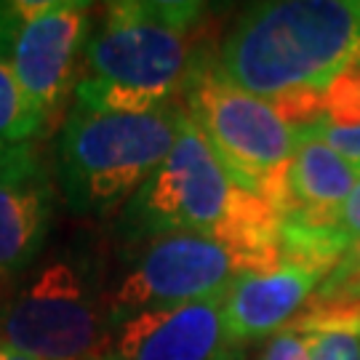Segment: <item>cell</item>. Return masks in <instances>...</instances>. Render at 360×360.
Here are the masks:
<instances>
[{"label":"cell","instance_id":"obj_2","mask_svg":"<svg viewBox=\"0 0 360 360\" xmlns=\"http://www.w3.org/2000/svg\"><path fill=\"white\" fill-rule=\"evenodd\" d=\"M203 16L206 6L193 0L110 3L83 49L75 107L142 115L171 102L200 59Z\"/></svg>","mask_w":360,"mask_h":360},{"label":"cell","instance_id":"obj_12","mask_svg":"<svg viewBox=\"0 0 360 360\" xmlns=\"http://www.w3.org/2000/svg\"><path fill=\"white\" fill-rule=\"evenodd\" d=\"M360 181V168L339 155L318 131H296V150L288 166V208L283 217L334 224L339 206Z\"/></svg>","mask_w":360,"mask_h":360},{"label":"cell","instance_id":"obj_6","mask_svg":"<svg viewBox=\"0 0 360 360\" xmlns=\"http://www.w3.org/2000/svg\"><path fill=\"white\" fill-rule=\"evenodd\" d=\"M181 107L211 144L221 168L240 190L283 217L288 208V166L296 129L275 107L221 75L200 56L181 89Z\"/></svg>","mask_w":360,"mask_h":360},{"label":"cell","instance_id":"obj_19","mask_svg":"<svg viewBox=\"0 0 360 360\" xmlns=\"http://www.w3.org/2000/svg\"><path fill=\"white\" fill-rule=\"evenodd\" d=\"M334 230L342 235V240L352 248L360 243V181L355 184V190L349 193V198L339 206L334 217Z\"/></svg>","mask_w":360,"mask_h":360},{"label":"cell","instance_id":"obj_13","mask_svg":"<svg viewBox=\"0 0 360 360\" xmlns=\"http://www.w3.org/2000/svg\"><path fill=\"white\" fill-rule=\"evenodd\" d=\"M309 360H360V304H309L291 321Z\"/></svg>","mask_w":360,"mask_h":360},{"label":"cell","instance_id":"obj_3","mask_svg":"<svg viewBox=\"0 0 360 360\" xmlns=\"http://www.w3.org/2000/svg\"><path fill=\"white\" fill-rule=\"evenodd\" d=\"M358 51V0H272L232 22L217 67L238 89L278 102L323 94Z\"/></svg>","mask_w":360,"mask_h":360},{"label":"cell","instance_id":"obj_4","mask_svg":"<svg viewBox=\"0 0 360 360\" xmlns=\"http://www.w3.org/2000/svg\"><path fill=\"white\" fill-rule=\"evenodd\" d=\"M184 123L187 112L174 99L142 115L75 107L56 139L65 203L86 217H107L126 206L174 150Z\"/></svg>","mask_w":360,"mask_h":360},{"label":"cell","instance_id":"obj_15","mask_svg":"<svg viewBox=\"0 0 360 360\" xmlns=\"http://www.w3.org/2000/svg\"><path fill=\"white\" fill-rule=\"evenodd\" d=\"M321 129L355 131L360 129V51L323 91Z\"/></svg>","mask_w":360,"mask_h":360},{"label":"cell","instance_id":"obj_11","mask_svg":"<svg viewBox=\"0 0 360 360\" xmlns=\"http://www.w3.org/2000/svg\"><path fill=\"white\" fill-rule=\"evenodd\" d=\"M53 184L38 153L0 174V278L27 270L46 243Z\"/></svg>","mask_w":360,"mask_h":360},{"label":"cell","instance_id":"obj_9","mask_svg":"<svg viewBox=\"0 0 360 360\" xmlns=\"http://www.w3.org/2000/svg\"><path fill=\"white\" fill-rule=\"evenodd\" d=\"M221 299L131 315L117 323L110 360H238L243 345L224 328Z\"/></svg>","mask_w":360,"mask_h":360},{"label":"cell","instance_id":"obj_5","mask_svg":"<svg viewBox=\"0 0 360 360\" xmlns=\"http://www.w3.org/2000/svg\"><path fill=\"white\" fill-rule=\"evenodd\" d=\"M115 328L102 264L83 248L51 259L0 307L3 342L38 360H110Z\"/></svg>","mask_w":360,"mask_h":360},{"label":"cell","instance_id":"obj_7","mask_svg":"<svg viewBox=\"0 0 360 360\" xmlns=\"http://www.w3.org/2000/svg\"><path fill=\"white\" fill-rule=\"evenodd\" d=\"M129 248H134V257L126 262L115 288H110L115 326L139 312L224 296L243 272H254L240 251L195 232L160 235Z\"/></svg>","mask_w":360,"mask_h":360},{"label":"cell","instance_id":"obj_8","mask_svg":"<svg viewBox=\"0 0 360 360\" xmlns=\"http://www.w3.org/2000/svg\"><path fill=\"white\" fill-rule=\"evenodd\" d=\"M89 8L77 0H43L16 35L8 65L43 120L65 104L72 86L77 56L89 40Z\"/></svg>","mask_w":360,"mask_h":360},{"label":"cell","instance_id":"obj_1","mask_svg":"<svg viewBox=\"0 0 360 360\" xmlns=\"http://www.w3.org/2000/svg\"><path fill=\"white\" fill-rule=\"evenodd\" d=\"M174 232L217 238L240 251L254 270L283 262L281 217L227 176L190 117L174 150L134 193L117 219V235L126 245Z\"/></svg>","mask_w":360,"mask_h":360},{"label":"cell","instance_id":"obj_20","mask_svg":"<svg viewBox=\"0 0 360 360\" xmlns=\"http://www.w3.org/2000/svg\"><path fill=\"white\" fill-rule=\"evenodd\" d=\"M35 155V147L27 142V144H3L0 142V174L8 171V168L19 166L25 163L27 158Z\"/></svg>","mask_w":360,"mask_h":360},{"label":"cell","instance_id":"obj_10","mask_svg":"<svg viewBox=\"0 0 360 360\" xmlns=\"http://www.w3.org/2000/svg\"><path fill=\"white\" fill-rule=\"evenodd\" d=\"M328 272L326 267L299 262H278L267 270L243 272L221 299L227 334L245 347L248 342L270 339L283 331L315 296Z\"/></svg>","mask_w":360,"mask_h":360},{"label":"cell","instance_id":"obj_16","mask_svg":"<svg viewBox=\"0 0 360 360\" xmlns=\"http://www.w3.org/2000/svg\"><path fill=\"white\" fill-rule=\"evenodd\" d=\"M309 304H360V243L331 267Z\"/></svg>","mask_w":360,"mask_h":360},{"label":"cell","instance_id":"obj_14","mask_svg":"<svg viewBox=\"0 0 360 360\" xmlns=\"http://www.w3.org/2000/svg\"><path fill=\"white\" fill-rule=\"evenodd\" d=\"M43 115L38 107L27 99L13 70L0 62V142L27 144L43 129Z\"/></svg>","mask_w":360,"mask_h":360},{"label":"cell","instance_id":"obj_17","mask_svg":"<svg viewBox=\"0 0 360 360\" xmlns=\"http://www.w3.org/2000/svg\"><path fill=\"white\" fill-rule=\"evenodd\" d=\"M40 3L43 0H8V3L0 0V62H6V65L11 62L16 35L27 19L40 8Z\"/></svg>","mask_w":360,"mask_h":360},{"label":"cell","instance_id":"obj_21","mask_svg":"<svg viewBox=\"0 0 360 360\" xmlns=\"http://www.w3.org/2000/svg\"><path fill=\"white\" fill-rule=\"evenodd\" d=\"M0 360H38V358H32V355H27V352H19V349L11 347V345L0 342Z\"/></svg>","mask_w":360,"mask_h":360},{"label":"cell","instance_id":"obj_18","mask_svg":"<svg viewBox=\"0 0 360 360\" xmlns=\"http://www.w3.org/2000/svg\"><path fill=\"white\" fill-rule=\"evenodd\" d=\"M259 360H309L304 336L294 323H288L283 331L267 339V345L262 349Z\"/></svg>","mask_w":360,"mask_h":360}]
</instances>
